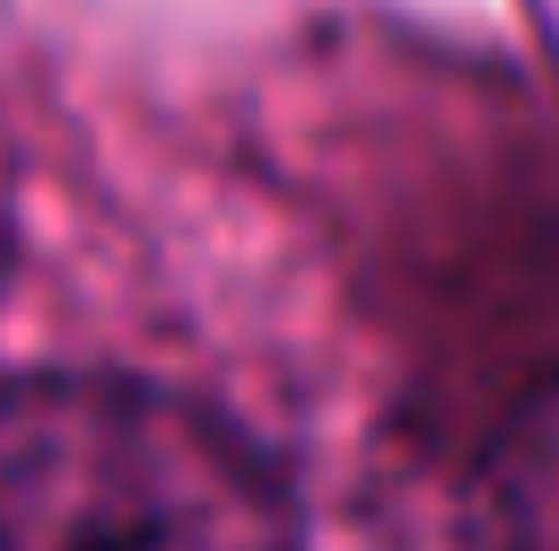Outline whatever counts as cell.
<instances>
[{
    "label": "cell",
    "instance_id": "6da1fadb",
    "mask_svg": "<svg viewBox=\"0 0 559 551\" xmlns=\"http://www.w3.org/2000/svg\"><path fill=\"white\" fill-rule=\"evenodd\" d=\"M0 551H308V503L211 397L41 366L0 382Z\"/></svg>",
    "mask_w": 559,
    "mask_h": 551
}]
</instances>
